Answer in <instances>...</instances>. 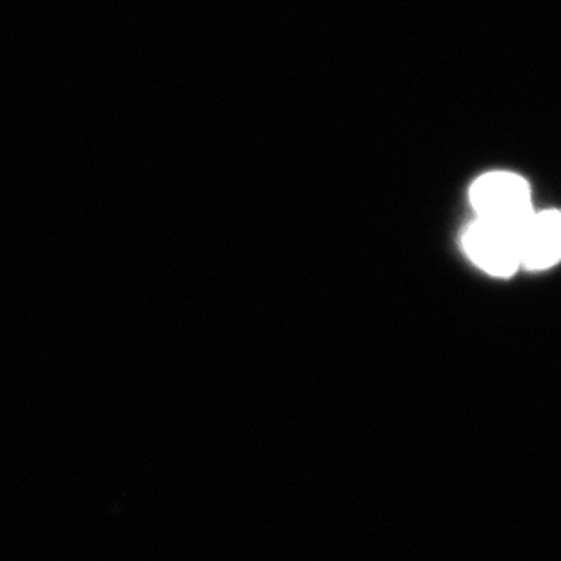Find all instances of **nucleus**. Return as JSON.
Returning <instances> with one entry per match:
<instances>
[{
	"label": "nucleus",
	"instance_id": "nucleus-1",
	"mask_svg": "<svg viewBox=\"0 0 561 561\" xmlns=\"http://www.w3.org/2000/svg\"><path fill=\"white\" fill-rule=\"evenodd\" d=\"M472 209L477 218L519 229L535 213L527 182L508 171H493L480 176L471 187Z\"/></svg>",
	"mask_w": 561,
	"mask_h": 561
},
{
	"label": "nucleus",
	"instance_id": "nucleus-2",
	"mask_svg": "<svg viewBox=\"0 0 561 561\" xmlns=\"http://www.w3.org/2000/svg\"><path fill=\"white\" fill-rule=\"evenodd\" d=\"M463 250L489 275L507 278L522 267L519 229L477 218L463 234Z\"/></svg>",
	"mask_w": 561,
	"mask_h": 561
},
{
	"label": "nucleus",
	"instance_id": "nucleus-3",
	"mask_svg": "<svg viewBox=\"0 0 561 561\" xmlns=\"http://www.w3.org/2000/svg\"><path fill=\"white\" fill-rule=\"evenodd\" d=\"M519 260L530 271L549 270L561 260V213H533L519 228Z\"/></svg>",
	"mask_w": 561,
	"mask_h": 561
}]
</instances>
